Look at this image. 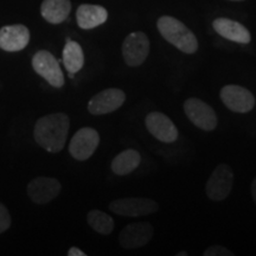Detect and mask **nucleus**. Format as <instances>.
Listing matches in <instances>:
<instances>
[{
	"label": "nucleus",
	"mask_w": 256,
	"mask_h": 256,
	"mask_svg": "<svg viewBox=\"0 0 256 256\" xmlns=\"http://www.w3.org/2000/svg\"><path fill=\"white\" fill-rule=\"evenodd\" d=\"M150 52V40L144 32H132L124 38L122 56L130 66H139L145 62Z\"/></svg>",
	"instance_id": "nucleus-8"
},
{
	"label": "nucleus",
	"mask_w": 256,
	"mask_h": 256,
	"mask_svg": "<svg viewBox=\"0 0 256 256\" xmlns=\"http://www.w3.org/2000/svg\"><path fill=\"white\" fill-rule=\"evenodd\" d=\"M234 252H232L229 249L222 247V246H212V247L208 248L204 252V256H232Z\"/></svg>",
	"instance_id": "nucleus-22"
},
{
	"label": "nucleus",
	"mask_w": 256,
	"mask_h": 256,
	"mask_svg": "<svg viewBox=\"0 0 256 256\" xmlns=\"http://www.w3.org/2000/svg\"><path fill=\"white\" fill-rule=\"evenodd\" d=\"M62 185L57 179L50 177H38L28 185V194L36 204H46L58 196Z\"/></svg>",
	"instance_id": "nucleus-13"
},
{
	"label": "nucleus",
	"mask_w": 256,
	"mask_h": 256,
	"mask_svg": "<svg viewBox=\"0 0 256 256\" xmlns=\"http://www.w3.org/2000/svg\"><path fill=\"white\" fill-rule=\"evenodd\" d=\"M30 40V31L24 25H8L0 28V49L16 52L23 50Z\"/></svg>",
	"instance_id": "nucleus-14"
},
{
	"label": "nucleus",
	"mask_w": 256,
	"mask_h": 256,
	"mask_svg": "<svg viewBox=\"0 0 256 256\" xmlns=\"http://www.w3.org/2000/svg\"><path fill=\"white\" fill-rule=\"evenodd\" d=\"M88 224L101 235H110L114 230V220L101 210H92L87 216Z\"/></svg>",
	"instance_id": "nucleus-20"
},
{
	"label": "nucleus",
	"mask_w": 256,
	"mask_h": 256,
	"mask_svg": "<svg viewBox=\"0 0 256 256\" xmlns=\"http://www.w3.org/2000/svg\"><path fill=\"white\" fill-rule=\"evenodd\" d=\"M11 226V216L5 206L0 203V234L6 232Z\"/></svg>",
	"instance_id": "nucleus-21"
},
{
	"label": "nucleus",
	"mask_w": 256,
	"mask_h": 256,
	"mask_svg": "<svg viewBox=\"0 0 256 256\" xmlns=\"http://www.w3.org/2000/svg\"><path fill=\"white\" fill-rule=\"evenodd\" d=\"M234 184V174L230 166L220 164L214 170L206 186V196L210 200L220 202L226 200L232 192Z\"/></svg>",
	"instance_id": "nucleus-5"
},
{
	"label": "nucleus",
	"mask_w": 256,
	"mask_h": 256,
	"mask_svg": "<svg viewBox=\"0 0 256 256\" xmlns=\"http://www.w3.org/2000/svg\"><path fill=\"white\" fill-rule=\"evenodd\" d=\"M145 124L148 132L160 142L170 144L178 139V130L172 120L160 112H151L147 114Z\"/></svg>",
	"instance_id": "nucleus-12"
},
{
	"label": "nucleus",
	"mask_w": 256,
	"mask_h": 256,
	"mask_svg": "<svg viewBox=\"0 0 256 256\" xmlns=\"http://www.w3.org/2000/svg\"><path fill=\"white\" fill-rule=\"evenodd\" d=\"M220 100L228 110L235 113H248L255 107V98L247 88L228 84L220 89Z\"/></svg>",
	"instance_id": "nucleus-6"
},
{
	"label": "nucleus",
	"mask_w": 256,
	"mask_h": 256,
	"mask_svg": "<svg viewBox=\"0 0 256 256\" xmlns=\"http://www.w3.org/2000/svg\"><path fill=\"white\" fill-rule=\"evenodd\" d=\"M184 112L194 126L211 132L218 124L216 112L206 102L196 98H190L184 102Z\"/></svg>",
	"instance_id": "nucleus-3"
},
{
	"label": "nucleus",
	"mask_w": 256,
	"mask_h": 256,
	"mask_svg": "<svg viewBox=\"0 0 256 256\" xmlns=\"http://www.w3.org/2000/svg\"><path fill=\"white\" fill-rule=\"evenodd\" d=\"M250 190H252V200H254L255 204H256V178L252 180V186H250Z\"/></svg>",
	"instance_id": "nucleus-24"
},
{
	"label": "nucleus",
	"mask_w": 256,
	"mask_h": 256,
	"mask_svg": "<svg viewBox=\"0 0 256 256\" xmlns=\"http://www.w3.org/2000/svg\"><path fill=\"white\" fill-rule=\"evenodd\" d=\"M100 144L98 130L90 127H83L75 133L69 144V152L76 160H87L94 154Z\"/></svg>",
	"instance_id": "nucleus-7"
},
{
	"label": "nucleus",
	"mask_w": 256,
	"mask_h": 256,
	"mask_svg": "<svg viewBox=\"0 0 256 256\" xmlns=\"http://www.w3.org/2000/svg\"><path fill=\"white\" fill-rule=\"evenodd\" d=\"M177 256H186L188 255V252H177V254H176Z\"/></svg>",
	"instance_id": "nucleus-25"
},
{
	"label": "nucleus",
	"mask_w": 256,
	"mask_h": 256,
	"mask_svg": "<svg viewBox=\"0 0 256 256\" xmlns=\"http://www.w3.org/2000/svg\"><path fill=\"white\" fill-rule=\"evenodd\" d=\"M154 235V229L148 222L130 223L121 230L119 242L124 249H136L146 246Z\"/></svg>",
	"instance_id": "nucleus-10"
},
{
	"label": "nucleus",
	"mask_w": 256,
	"mask_h": 256,
	"mask_svg": "<svg viewBox=\"0 0 256 256\" xmlns=\"http://www.w3.org/2000/svg\"><path fill=\"white\" fill-rule=\"evenodd\" d=\"M158 30L168 43L185 54H194L198 49V40L190 28L170 16L158 19Z\"/></svg>",
	"instance_id": "nucleus-2"
},
{
	"label": "nucleus",
	"mask_w": 256,
	"mask_h": 256,
	"mask_svg": "<svg viewBox=\"0 0 256 256\" xmlns=\"http://www.w3.org/2000/svg\"><path fill=\"white\" fill-rule=\"evenodd\" d=\"M126 101V94L118 88L104 89L92 96L88 102V110L92 115H104L119 110Z\"/></svg>",
	"instance_id": "nucleus-11"
},
{
	"label": "nucleus",
	"mask_w": 256,
	"mask_h": 256,
	"mask_svg": "<svg viewBox=\"0 0 256 256\" xmlns=\"http://www.w3.org/2000/svg\"><path fill=\"white\" fill-rule=\"evenodd\" d=\"M107 10L100 5L83 4L80 6L76 12L78 24L83 30H90V28L100 26L107 20Z\"/></svg>",
	"instance_id": "nucleus-16"
},
{
	"label": "nucleus",
	"mask_w": 256,
	"mask_h": 256,
	"mask_svg": "<svg viewBox=\"0 0 256 256\" xmlns=\"http://www.w3.org/2000/svg\"><path fill=\"white\" fill-rule=\"evenodd\" d=\"M142 162V156L136 150H126L118 154L112 162V171L118 176H126L133 172Z\"/></svg>",
	"instance_id": "nucleus-18"
},
{
	"label": "nucleus",
	"mask_w": 256,
	"mask_h": 256,
	"mask_svg": "<svg viewBox=\"0 0 256 256\" xmlns=\"http://www.w3.org/2000/svg\"><path fill=\"white\" fill-rule=\"evenodd\" d=\"M212 26L214 30L220 36L226 38V40L235 42V43L248 44L252 40L248 28L240 24L238 22L232 20V19L218 18L214 20Z\"/></svg>",
	"instance_id": "nucleus-15"
},
{
	"label": "nucleus",
	"mask_w": 256,
	"mask_h": 256,
	"mask_svg": "<svg viewBox=\"0 0 256 256\" xmlns=\"http://www.w3.org/2000/svg\"><path fill=\"white\" fill-rule=\"evenodd\" d=\"M158 209V203L148 198H121L110 204L112 212L126 217L150 215V214L156 212Z\"/></svg>",
	"instance_id": "nucleus-9"
},
{
	"label": "nucleus",
	"mask_w": 256,
	"mask_h": 256,
	"mask_svg": "<svg viewBox=\"0 0 256 256\" xmlns=\"http://www.w3.org/2000/svg\"><path fill=\"white\" fill-rule=\"evenodd\" d=\"M63 64L70 74H76L84 64V54L81 46L76 42L68 40L63 49Z\"/></svg>",
	"instance_id": "nucleus-19"
},
{
	"label": "nucleus",
	"mask_w": 256,
	"mask_h": 256,
	"mask_svg": "<svg viewBox=\"0 0 256 256\" xmlns=\"http://www.w3.org/2000/svg\"><path fill=\"white\" fill-rule=\"evenodd\" d=\"M232 2H242V0H232Z\"/></svg>",
	"instance_id": "nucleus-26"
},
{
	"label": "nucleus",
	"mask_w": 256,
	"mask_h": 256,
	"mask_svg": "<svg viewBox=\"0 0 256 256\" xmlns=\"http://www.w3.org/2000/svg\"><path fill=\"white\" fill-rule=\"evenodd\" d=\"M72 11L70 0H44L40 6V14L51 24H60L68 18Z\"/></svg>",
	"instance_id": "nucleus-17"
},
{
	"label": "nucleus",
	"mask_w": 256,
	"mask_h": 256,
	"mask_svg": "<svg viewBox=\"0 0 256 256\" xmlns=\"http://www.w3.org/2000/svg\"><path fill=\"white\" fill-rule=\"evenodd\" d=\"M69 127V116L64 113H54L42 116L34 126V140L46 151L58 153L66 146Z\"/></svg>",
	"instance_id": "nucleus-1"
},
{
	"label": "nucleus",
	"mask_w": 256,
	"mask_h": 256,
	"mask_svg": "<svg viewBox=\"0 0 256 256\" xmlns=\"http://www.w3.org/2000/svg\"><path fill=\"white\" fill-rule=\"evenodd\" d=\"M32 66L34 72L52 87L62 88L64 86V75L60 66V62L49 51H38L32 58Z\"/></svg>",
	"instance_id": "nucleus-4"
},
{
	"label": "nucleus",
	"mask_w": 256,
	"mask_h": 256,
	"mask_svg": "<svg viewBox=\"0 0 256 256\" xmlns=\"http://www.w3.org/2000/svg\"><path fill=\"white\" fill-rule=\"evenodd\" d=\"M87 254H86L84 252H82L81 249L76 248V247H72L70 248L68 250V256H86Z\"/></svg>",
	"instance_id": "nucleus-23"
}]
</instances>
